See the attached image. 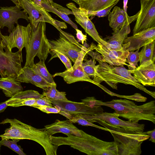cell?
Masks as SVG:
<instances>
[{
    "label": "cell",
    "instance_id": "cell-1",
    "mask_svg": "<svg viewBox=\"0 0 155 155\" xmlns=\"http://www.w3.org/2000/svg\"><path fill=\"white\" fill-rule=\"evenodd\" d=\"M88 105L91 107L105 106L114 110L119 117L133 122L141 120L150 121L155 124V101H152L142 105L137 106L132 101L127 99L113 100L103 102L94 97H89L87 100Z\"/></svg>",
    "mask_w": 155,
    "mask_h": 155
},
{
    "label": "cell",
    "instance_id": "cell-2",
    "mask_svg": "<svg viewBox=\"0 0 155 155\" xmlns=\"http://www.w3.org/2000/svg\"><path fill=\"white\" fill-rule=\"evenodd\" d=\"M81 137L67 134V137H53V144L57 146H70L88 155H118L117 147L114 142L103 141L82 130Z\"/></svg>",
    "mask_w": 155,
    "mask_h": 155
},
{
    "label": "cell",
    "instance_id": "cell-3",
    "mask_svg": "<svg viewBox=\"0 0 155 155\" xmlns=\"http://www.w3.org/2000/svg\"><path fill=\"white\" fill-rule=\"evenodd\" d=\"M9 123V128L6 129L4 134L0 135L2 139H28L35 141L41 145L47 155H56L58 146L52 144L51 136L44 129H38L15 119L7 118L0 124Z\"/></svg>",
    "mask_w": 155,
    "mask_h": 155
},
{
    "label": "cell",
    "instance_id": "cell-4",
    "mask_svg": "<svg viewBox=\"0 0 155 155\" xmlns=\"http://www.w3.org/2000/svg\"><path fill=\"white\" fill-rule=\"evenodd\" d=\"M93 122L99 123L110 133L117 147L118 155H140L142 142L149 138L146 132L127 130L99 119L93 120Z\"/></svg>",
    "mask_w": 155,
    "mask_h": 155
},
{
    "label": "cell",
    "instance_id": "cell-5",
    "mask_svg": "<svg viewBox=\"0 0 155 155\" xmlns=\"http://www.w3.org/2000/svg\"><path fill=\"white\" fill-rule=\"evenodd\" d=\"M97 60L99 63L97 68L98 74L93 78V80L98 84L104 81L115 89H117V84L119 83L131 85L155 98V92L147 89L131 75V71L124 66H113L106 62Z\"/></svg>",
    "mask_w": 155,
    "mask_h": 155
},
{
    "label": "cell",
    "instance_id": "cell-6",
    "mask_svg": "<svg viewBox=\"0 0 155 155\" xmlns=\"http://www.w3.org/2000/svg\"><path fill=\"white\" fill-rule=\"evenodd\" d=\"M41 21L35 27L31 24V37L26 50V61L24 67L32 68L35 57L45 61L49 53L50 47L45 33L46 23Z\"/></svg>",
    "mask_w": 155,
    "mask_h": 155
},
{
    "label": "cell",
    "instance_id": "cell-7",
    "mask_svg": "<svg viewBox=\"0 0 155 155\" xmlns=\"http://www.w3.org/2000/svg\"><path fill=\"white\" fill-rule=\"evenodd\" d=\"M51 100L54 106L60 109L59 114L69 120L74 116H79L87 120L90 117L100 114L104 112L101 106L91 107L82 102H74L68 99L54 100L51 99Z\"/></svg>",
    "mask_w": 155,
    "mask_h": 155
},
{
    "label": "cell",
    "instance_id": "cell-8",
    "mask_svg": "<svg viewBox=\"0 0 155 155\" xmlns=\"http://www.w3.org/2000/svg\"><path fill=\"white\" fill-rule=\"evenodd\" d=\"M55 27L60 32L59 37L55 40H48L50 49L65 54L74 63L83 46L79 44L72 35Z\"/></svg>",
    "mask_w": 155,
    "mask_h": 155
},
{
    "label": "cell",
    "instance_id": "cell-9",
    "mask_svg": "<svg viewBox=\"0 0 155 155\" xmlns=\"http://www.w3.org/2000/svg\"><path fill=\"white\" fill-rule=\"evenodd\" d=\"M95 46V45H91L90 47L87 48L83 45L73 66L64 71L54 74L52 77H61L68 84L78 81H85L98 86L100 84H98L89 77L84 72L82 67V63L85 55L89 51L94 49Z\"/></svg>",
    "mask_w": 155,
    "mask_h": 155
},
{
    "label": "cell",
    "instance_id": "cell-10",
    "mask_svg": "<svg viewBox=\"0 0 155 155\" xmlns=\"http://www.w3.org/2000/svg\"><path fill=\"white\" fill-rule=\"evenodd\" d=\"M22 57L18 51L14 53L2 41L0 44V66L7 77L16 78L22 69Z\"/></svg>",
    "mask_w": 155,
    "mask_h": 155
},
{
    "label": "cell",
    "instance_id": "cell-11",
    "mask_svg": "<svg viewBox=\"0 0 155 155\" xmlns=\"http://www.w3.org/2000/svg\"><path fill=\"white\" fill-rule=\"evenodd\" d=\"M94 49L97 52L90 51L87 53L93 59L99 60L113 66L128 65L126 62L129 51L123 47L121 50H116L108 49L101 44H98L95 46Z\"/></svg>",
    "mask_w": 155,
    "mask_h": 155
},
{
    "label": "cell",
    "instance_id": "cell-12",
    "mask_svg": "<svg viewBox=\"0 0 155 155\" xmlns=\"http://www.w3.org/2000/svg\"><path fill=\"white\" fill-rule=\"evenodd\" d=\"M9 35H3L2 41L11 50L16 47L18 49L21 56L22 50L25 48L26 50L29 43L31 31V24L29 23L26 26L18 24Z\"/></svg>",
    "mask_w": 155,
    "mask_h": 155
},
{
    "label": "cell",
    "instance_id": "cell-13",
    "mask_svg": "<svg viewBox=\"0 0 155 155\" xmlns=\"http://www.w3.org/2000/svg\"><path fill=\"white\" fill-rule=\"evenodd\" d=\"M140 9L133 29V35L155 27V0H140Z\"/></svg>",
    "mask_w": 155,
    "mask_h": 155
},
{
    "label": "cell",
    "instance_id": "cell-14",
    "mask_svg": "<svg viewBox=\"0 0 155 155\" xmlns=\"http://www.w3.org/2000/svg\"><path fill=\"white\" fill-rule=\"evenodd\" d=\"M66 6L71 10L75 16V21L98 44L106 47L107 43L101 38L94 25L89 18L87 14L88 11L77 8L73 3L67 4Z\"/></svg>",
    "mask_w": 155,
    "mask_h": 155
},
{
    "label": "cell",
    "instance_id": "cell-15",
    "mask_svg": "<svg viewBox=\"0 0 155 155\" xmlns=\"http://www.w3.org/2000/svg\"><path fill=\"white\" fill-rule=\"evenodd\" d=\"M20 6L29 15L31 24L35 27L40 22L50 23L54 26L55 19L43 7L35 4L32 0H19Z\"/></svg>",
    "mask_w": 155,
    "mask_h": 155
},
{
    "label": "cell",
    "instance_id": "cell-16",
    "mask_svg": "<svg viewBox=\"0 0 155 155\" xmlns=\"http://www.w3.org/2000/svg\"><path fill=\"white\" fill-rule=\"evenodd\" d=\"M21 7L16 5L9 7H1L0 8V26L2 29L4 27L8 28L9 33L15 28V24H18L19 18H23L30 21L28 16L24 10L21 11Z\"/></svg>",
    "mask_w": 155,
    "mask_h": 155
},
{
    "label": "cell",
    "instance_id": "cell-17",
    "mask_svg": "<svg viewBox=\"0 0 155 155\" xmlns=\"http://www.w3.org/2000/svg\"><path fill=\"white\" fill-rule=\"evenodd\" d=\"M119 116L115 112L111 113L103 112L100 114L91 116L88 121L92 123L93 120L99 119L110 124L119 127L126 130L138 132H143L145 125L137 122L126 121L119 118Z\"/></svg>",
    "mask_w": 155,
    "mask_h": 155
},
{
    "label": "cell",
    "instance_id": "cell-18",
    "mask_svg": "<svg viewBox=\"0 0 155 155\" xmlns=\"http://www.w3.org/2000/svg\"><path fill=\"white\" fill-rule=\"evenodd\" d=\"M155 40V27H153L127 37L124 41L123 47L129 51H133Z\"/></svg>",
    "mask_w": 155,
    "mask_h": 155
},
{
    "label": "cell",
    "instance_id": "cell-19",
    "mask_svg": "<svg viewBox=\"0 0 155 155\" xmlns=\"http://www.w3.org/2000/svg\"><path fill=\"white\" fill-rule=\"evenodd\" d=\"M132 74L143 86H155V62L150 61L143 63L137 66Z\"/></svg>",
    "mask_w": 155,
    "mask_h": 155
},
{
    "label": "cell",
    "instance_id": "cell-20",
    "mask_svg": "<svg viewBox=\"0 0 155 155\" xmlns=\"http://www.w3.org/2000/svg\"><path fill=\"white\" fill-rule=\"evenodd\" d=\"M139 12L134 15L129 16L124 9L116 6L108 15V20L109 26L112 28L114 33H116L125 25H129L136 20Z\"/></svg>",
    "mask_w": 155,
    "mask_h": 155
},
{
    "label": "cell",
    "instance_id": "cell-21",
    "mask_svg": "<svg viewBox=\"0 0 155 155\" xmlns=\"http://www.w3.org/2000/svg\"><path fill=\"white\" fill-rule=\"evenodd\" d=\"M44 96L33 90L19 92L6 101L8 106L17 107L23 106H31L35 103L36 98Z\"/></svg>",
    "mask_w": 155,
    "mask_h": 155
},
{
    "label": "cell",
    "instance_id": "cell-22",
    "mask_svg": "<svg viewBox=\"0 0 155 155\" xmlns=\"http://www.w3.org/2000/svg\"><path fill=\"white\" fill-rule=\"evenodd\" d=\"M49 134L52 135L58 133L67 134H73L81 137L82 130L78 129L69 120L60 121L57 120L53 123L45 126L44 128Z\"/></svg>",
    "mask_w": 155,
    "mask_h": 155
},
{
    "label": "cell",
    "instance_id": "cell-23",
    "mask_svg": "<svg viewBox=\"0 0 155 155\" xmlns=\"http://www.w3.org/2000/svg\"><path fill=\"white\" fill-rule=\"evenodd\" d=\"M15 80L21 82L32 84L44 90H47L50 86L54 84L47 82L29 67L22 68Z\"/></svg>",
    "mask_w": 155,
    "mask_h": 155
},
{
    "label": "cell",
    "instance_id": "cell-24",
    "mask_svg": "<svg viewBox=\"0 0 155 155\" xmlns=\"http://www.w3.org/2000/svg\"><path fill=\"white\" fill-rule=\"evenodd\" d=\"M130 31V25L127 24L125 25L116 33H112V36L107 37L103 39L107 44L105 47L114 50L122 49L123 48L124 41Z\"/></svg>",
    "mask_w": 155,
    "mask_h": 155
},
{
    "label": "cell",
    "instance_id": "cell-25",
    "mask_svg": "<svg viewBox=\"0 0 155 155\" xmlns=\"http://www.w3.org/2000/svg\"><path fill=\"white\" fill-rule=\"evenodd\" d=\"M0 89L2 90L6 97L11 98L23 91V88L21 82L16 81L15 78L7 77L0 78Z\"/></svg>",
    "mask_w": 155,
    "mask_h": 155
},
{
    "label": "cell",
    "instance_id": "cell-26",
    "mask_svg": "<svg viewBox=\"0 0 155 155\" xmlns=\"http://www.w3.org/2000/svg\"><path fill=\"white\" fill-rule=\"evenodd\" d=\"M117 0H88L80 2L79 8L88 11H95L105 9Z\"/></svg>",
    "mask_w": 155,
    "mask_h": 155
},
{
    "label": "cell",
    "instance_id": "cell-27",
    "mask_svg": "<svg viewBox=\"0 0 155 155\" xmlns=\"http://www.w3.org/2000/svg\"><path fill=\"white\" fill-rule=\"evenodd\" d=\"M139 52L140 65L147 61H155V40L143 46Z\"/></svg>",
    "mask_w": 155,
    "mask_h": 155
},
{
    "label": "cell",
    "instance_id": "cell-28",
    "mask_svg": "<svg viewBox=\"0 0 155 155\" xmlns=\"http://www.w3.org/2000/svg\"><path fill=\"white\" fill-rule=\"evenodd\" d=\"M32 70L44 80L51 84H56L52 75L48 71L45 61L40 60L36 64H34L31 68Z\"/></svg>",
    "mask_w": 155,
    "mask_h": 155
},
{
    "label": "cell",
    "instance_id": "cell-29",
    "mask_svg": "<svg viewBox=\"0 0 155 155\" xmlns=\"http://www.w3.org/2000/svg\"><path fill=\"white\" fill-rule=\"evenodd\" d=\"M41 2L42 7L47 11L56 14L65 21L70 25L75 30L78 29L77 25L71 20L67 15L60 12L54 8L47 0H41Z\"/></svg>",
    "mask_w": 155,
    "mask_h": 155
},
{
    "label": "cell",
    "instance_id": "cell-30",
    "mask_svg": "<svg viewBox=\"0 0 155 155\" xmlns=\"http://www.w3.org/2000/svg\"><path fill=\"white\" fill-rule=\"evenodd\" d=\"M96 61L94 59L87 60L82 62V67L85 73L90 78H93L98 74V65H96Z\"/></svg>",
    "mask_w": 155,
    "mask_h": 155
},
{
    "label": "cell",
    "instance_id": "cell-31",
    "mask_svg": "<svg viewBox=\"0 0 155 155\" xmlns=\"http://www.w3.org/2000/svg\"><path fill=\"white\" fill-rule=\"evenodd\" d=\"M20 140L12 139V140H10L8 139H2L0 141V144L8 147L19 155H26L21 146L17 144V143Z\"/></svg>",
    "mask_w": 155,
    "mask_h": 155
},
{
    "label": "cell",
    "instance_id": "cell-32",
    "mask_svg": "<svg viewBox=\"0 0 155 155\" xmlns=\"http://www.w3.org/2000/svg\"><path fill=\"white\" fill-rule=\"evenodd\" d=\"M139 49L137 50L135 52L129 51L127 56V63L129 64L127 66L128 70L131 71L133 74L134 70L138 66V62L139 61Z\"/></svg>",
    "mask_w": 155,
    "mask_h": 155
},
{
    "label": "cell",
    "instance_id": "cell-33",
    "mask_svg": "<svg viewBox=\"0 0 155 155\" xmlns=\"http://www.w3.org/2000/svg\"><path fill=\"white\" fill-rule=\"evenodd\" d=\"M49 53L51 54V57L49 62L54 58H58L64 65L66 70L70 69L72 67L70 59L65 54L57 50L51 49H50Z\"/></svg>",
    "mask_w": 155,
    "mask_h": 155
},
{
    "label": "cell",
    "instance_id": "cell-34",
    "mask_svg": "<svg viewBox=\"0 0 155 155\" xmlns=\"http://www.w3.org/2000/svg\"><path fill=\"white\" fill-rule=\"evenodd\" d=\"M69 120L73 123H77L82 126H90L105 131H108L107 129L97 125L80 116H74Z\"/></svg>",
    "mask_w": 155,
    "mask_h": 155
},
{
    "label": "cell",
    "instance_id": "cell-35",
    "mask_svg": "<svg viewBox=\"0 0 155 155\" xmlns=\"http://www.w3.org/2000/svg\"><path fill=\"white\" fill-rule=\"evenodd\" d=\"M120 0H117L108 7L103 9L95 11H88L87 14L89 17L97 16L98 17H103L109 15L111 8L115 5Z\"/></svg>",
    "mask_w": 155,
    "mask_h": 155
},
{
    "label": "cell",
    "instance_id": "cell-36",
    "mask_svg": "<svg viewBox=\"0 0 155 155\" xmlns=\"http://www.w3.org/2000/svg\"><path fill=\"white\" fill-rule=\"evenodd\" d=\"M31 107L38 108L41 111L48 114L59 113L60 111V109L59 108L55 106L32 105Z\"/></svg>",
    "mask_w": 155,
    "mask_h": 155
},
{
    "label": "cell",
    "instance_id": "cell-37",
    "mask_svg": "<svg viewBox=\"0 0 155 155\" xmlns=\"http://www.w3.org/2000/svg\"><path fill=\"white\" fill-rule=\"evenodd\" d=\"M110 95L111 96H117L119 97L126 98L138 102H145L147 100L146 97L143 96L141 94L138 93H135L133 95L126 96L119 95L111 92Z\"/></svg>",
    "mask_w": 155,
    "mask_h": 155
},
{
    "label": "cell",
    "instance_id": "cell-38",
    "mask_svg": "<svg viewBox=\"0 0 155 155\" xmlns=\"http://www.w3.org/2000/svg\"><path fill=\"white\" fill-rule=\"evenodd\" d=\"M56 84H53L50 86L47 90H44L42 94L51 99H53L58 91L56 89Z\"/></svg>",
    "mask_w": 155,
    "mask_h": 155
},
{
    "label": "cell",
    "instance_id": "cell-39",
    "mask_svg": "<svg viewBox=\"0 0 155 155\" xmlns=\"http://www.w3.org/2000/svg\"><path fill=\"white\" fill-rule=\"evenodd\" d=\"M32 105L54 106L52 103L51 99L45 96L41 98H36L35 103Z\"/></svg>",
    "mask_w": 155,
    "mask_h": 155
},
{
    "label": "cell",
    "instance_id": "cell-40",
    "mask_svg": "<svg viewBox=\"0 0 155 155\" xmlns=\"http://www.w3.org/2000/svg\"><path fill=\"white\" fill-rule=\"evenodd\" d=\"M49 3L54 8L61 12L64 13L67 15L70 14L74 15V13L72 11L63 7L57 3L54 2L53 1Z\"/></svg>",
    "mask_w": 155,
    "mask_h": 155
},
{
    "label": "cell",
    "instance_id": "cell-41",
    "mask_svg": "<svg viewBox=\"0 0 155 155\" xmlns=\"http://www.w3.org/2000/svg\"><path fill=\"white\" fill-rule=\"evenodd\" d=\"M76 31L77 38L79 40V41L81 42L82 44H83L84 41L86 42L87 36L83 34L82 31L78 29H75Z\"/></svg>",
    "mask_w": 155,
    "mask_h": 155
},
{
    "label": "cell",
    "instance_id": "cell-42",
    "mask_svg": "<svg viewBox=\"0 0 155 155\" xmlns=\"http://www.w3.org/2000/svg\"><path fill=\"white\" fill-rule=\"evenodd\" d=\"M66 93L64 92H60L58 91L55 97L53 100H67L66 97Z\"/></svg>",
    "mask_w": 155,
    "mask_h": 155
},
{
    "label": "cell",
    "instance_id": "cell-43",
    "mask_svg": "<svg viewBox=\"0 0 155 155\" xmlns=\"http://www.w3.org/2000/svg\"><path fill=\"white\" fill-rule=\"evenodd\" d=\"M146 134L149 136V140L155 143V129L146 132Z\"/></svg>",
    "mask_w": 155,
    "mask_h": 155
},
{
    "label": "cell",
    "instance_id": "cell-44",
    "mask_svg": "<svg viewBox=\"0 0 155 155\" xmlns=\"http://www.w3.org/2000/svg\"><path fill=\"white\" fill-rule=\"evenodd\" d=\"M54 24L55 25L54 27H57L60 29H66L67 28V26L66 24L64 22H61L55 20Z\"/></svg>",
    "mask_w": 155,
    "mask_h": 155
},
{
    "label": "cell",
    "instance_id": "cell-45",
    "mask_svg": "<svg viewBox=\"0 0 155 155\" xmlns=\"http://www.w3.org/2000/svg\"><path fill=\"white\" fill-rule=\"evenodd\" d=\"M6 101L0 103V113L3 112L8 107Z\"/></svg>",
    "mask_w": 155,
    "mask_h": 155
},
{
    "label": "cell",
    "instance_id": "cell-46",
    "mask_svg": "<svg viewBox=\"0 0 155 155\" xmlns=\"http://www.w3.org/2000/svg\"><path fill=\"white\" fill-rule=\"evenodd\" d=\"M128 1V0H123V9L126 13H127Z\"/></svg>",
    "mask_w": 155,
    "mask_h": 155
},
{
    "label": "cell",
    "instance_id": "cell-47",
    "mask_svg": "<svg viewBox=\"0 0 155 155\" xmlns=\"http://www.w3.org/2000/svg\"><path fill=\"white\" fill-rule=\"evenodd\" d=\"M41 0H33L34 2L37 5L42 7Z\"/></svg>",
    "mask_w": 155,
    "mask_h": 155
},
{
    "label": "cell",
    "instance_id": "cell-48",
    "mask_svg": "<svg viewBox=\"0 0 155 155\" xmlns=\"http://www.w3.org/2000/svg\"><path fill=\"white\" fill-rule=\"evenodd\" d=\"M12 1L14 4H15L16 5L18 6V7H20V3L19 2V0H10Z\"/></svg>",
    "mask_w": 155,
    "mask_h": 155
},
{
    "label": "cell",
    "instance_id": "cell-49",
    "mask_svg": "<svg viewBox=\"0 0 155 155\" xmlns=\"http://www.w3.org/2000/svg\"><path fill=\"white\" fill-rule=\"evenodd\" d=\"M74 1V2H76L77 4H78L80 2H82L83 1H87L88 0H71Z\"/></svg>",
    "mask_w": 155,
    "mask_h": 155
},
{
    "label": "cell",
    "instance_id": "cell-50",
    "mask_svg": "<svg viewBox=\"0 0 155 155\" xmlns=\"http://www.w3.org/2000/svg\"><path fill=\"white\" fill-rule=\"evenodd\" d=\"M0 29H1V27L0 26V44H1L2 41V33H1Z\"/></svg>",
    "mask_w": 155,
    "mask_h": 155
},
{
    "label": "cell",
    "instance_id": "cell-51",
    "mask_svg": "<svg viewBox=\"0 0 155 155\" xmlns=\"http://www.w3.org/2000/svg\"><path fill=\"white\" fill-rule=\"evenodd\" d=\"M48 2H51L53 1V0H47Z\"/></svg>",
    "mask_w": 155,
    "mask_h": 155
},
{
    "label": "cell",
    "instance_id": "cell-52",
    "mask_svg": "<svg viewBox=\"0 0 155 155\" xmlns=\"http://www.w3.org/2000/svg\"><path fill=\"white\" fill-rule=\"evenodd\" d=\"M1 145L0 144V148H1Z\"/></svg>",
    "mask_w": 155,
    "mask_h": 155
},
{
    "label": "cell",
    "instance_id": "cell-53",
    "mask_svg": "<svg viewBox=\"0 0 155 155\" xmlns=\"http://www.w3.org/2000/svg\"></svg>",
    "mask_w": 155,
    "mask_h": 155
}]
</instances>
